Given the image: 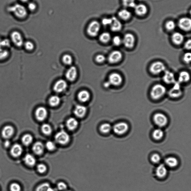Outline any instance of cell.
Returning <instances> with one entry per match:
<instances>
[{"label":"cell","instance_id":"f546056e","mask_svg":"<svg viewBox=\"0 0 191 191\" xmlns=\"http://www.w3.org/2000/svg\"><path fill=\"white\" fill-rule=\"evenodd\" d=\"M41 131L45 135H50L52 133V129L51 126L48 124L45 123L41 126Z\"/></svg>","mask_w":191,"mask_h":191},{"label":"cell","instance_id":"83f0119b","mask_svg":"<svg viewBox=\"0 0 191 191\" xmlns=\"http://www.w3.org/2000/svg\"><path fill=\"white\" fill-rule=\"evenodd\" d=\"M165 164L167 166L171 168H174L178 164V161L176 157H168L165 159Z\"/></svg>","mask_w":191,"mask_h":191},{"label":"cell","instance_id":"5b68a950","mask_svg":"<svg viewBox=\"0 0 191 191\" xmlns=\"http://www.w3.org/2000/svg\"><path fill=\"white\" fill-rule=\"evenodd\" d=\"M113 129L116 135H122L125 134L129 130V126L125 122H119L114 125Z\"/></svg>","mask_w":191,"mask_h":191},{"label":"cell","instance_id":"e575fe53","mask_svg":"<svg viewBox=\"0 0 191 191\" xmlns=\"http://www.w3.org/2000/svg\"><path fill=\"white\" fill-rule=\"evenodd\" d=\"M113 129L112 126L109 123L102 124L99 128L100 131L102 133L107 134L110 132Z\"/></svg>","mask_w":191,"mask_h":191},{"label":"cell","instance_id":"f6af8a7d","mask_svg":"<svg viewBox=\"0 0 191 191\" xmlns=\"http://www.w3.org/2000/svg\"><path fill=\"white\" fill-rule=\"evenodd\" d=\"M165 26L168 30L172 31L176 28V24L174 21H169L166 23Z\"/></svg>","mask_w":191,"mask_h":191},{"label":"cell","instance_id":"816d5d0a","mask_svg":"<svg viewBox=\"0 0 191 191\" xmlns=\"http://www.w3.org/2000/svg\"><path fill=\"white\" fill-rule=\"evenodd\" d=\"M183 60L186 63L189 64L191 60V54L190 52H187L185 54L183 58Z\"/></svg>","mask_w":191,"mask_h":191},{"label":"cell","instance_id":"cb8c5ba5","mask_svg":"<svg viewBox=\"0 0 191 191\" xmlns=\"http://www.w3.org/2000/svg\"><path fill=\"white\" fill-rule=\"evenodd\" d=\"M112 22L110 25L111 30L114 32L120 30L122 28V24L121 22L115 17H112Z\"/></svg>","mask_w":191,"mask_h":191},{"label":"cell","instance_id":"2e32d148","mask_svg":"<svg viewBox=\"0 0 191 191\" xmlns=\"http://www.w3.org/2000/svg\"><path fill=\"white\" fill-rule=\"evenodd\" d=\"M45 149V145L40 141L35 143L32 147L33 152L37 155H42L44 152Z\"/></svg>","mask_w":191,"mask_h":191},{"label":"cell","instance_id":"6125c7cd","mask_svg":"<svg viewBox=\"0 0 191 191\" xmlns=\"http://www.w3.org/2000/svg\"><path fill=\"white\" fill-rule=\"evenodd\" d=\"M66 191H70V190H66Z\"/></svg>","mask_w":191,"mask_h":191},{"label":"cell","instance_id":"8d00e7d4","mask_svg":"<svg viewBox=\"0 0 191 191\" xmlns=\"http://www.w3.org/2000/svg\"><path fill=\"white\" fill-rule=\"evenodd\" d=\"M33 141V137L30 135L26 134L23 136L22 139V141L24 145L25 146L30 145Z\"/></svg>","mask_w":191,"mask_h":191},{"label":"cell","instance_id":"f1b7e54d","mask_svg":"<svg viewBox=\"0 0 191 191\" xmlns=\"http://www.w3.org/2000/svg\"><path fill=\"white\" fill-rule=\"evenodd\" d=\"M90 97V93L86 90H82L79 93L78 98L80 101L85 102L89 100Z\"/></svg>","mask_w":191,"mask_h":191},{"label":"cell","instance_id":"44dd1931","mask_svg":"<svg viewBox=\"0 0 191 191\" xmlns=\"http://www.w3.org/2000/svg\"><path fill=\"white\" fill-rule=\"evenodd\" d=\"M87 112V108L84 106L77 105L74 110V114L77 117L82 118L85 116Z\"/></svg>","mask_w":191,"mask_h":191},{"label":"cell","instance_id":"ba28073f","mask_svg":"<svg viewBox=\"0 0 191 191\" xmlns=\"http://www.w3.org/2000/svg\"><path fill=\"white\" fill-rule=\"evenodd\" d=\"M166 67L162 62L157 61L153 63L150 67V71L153 74H158L166 70Z\"/></svg>","mask_w":191,"mask_h":191},{"label":"cell","instance_id":"f5cc1de1","mask_svg":"<svg viewBox=\"0 0 191 191\" xmlns=\"http://www.w3.org/2000/svg\"><path fill=\"white\" fill-rule=\"evenodd\" d=\"M37 5L36 4L34 3H29L27 5V9L31 11H34L36 9Z\"/></svg>","mask_w":191,"mask_h":191},{"label":"cell","instance_id":"bcb514c9","mask_svg":"<svg viewBox=\"0 0 191 191\" xmlns=\"http://www.w3.org/2000/svg\"><path fill=\"white\" fill-rule=\"evenodd\" d=\"M57 188L60 191H66L67 190V185L63 182H60L57 184Z\"/></svg>","mask_w":191,"mask_h":191},{"label":"cell","instance_id":"4fadbf2b","mask_svg":"<svg viewBox=\"0 0 191 191\" xmlns=\"http://www.w3.org/2000/svg\"><path fill=\"white\" fill-rule=\"evenodd\" d=\"M178 26L184 31L190 30L191 28V19L188 18H183L180 19L178 23Z\"/></svg>","mask_w":191,"mask_h":191},{"label":"cell","instance_id":"277c9868","mask_svg":"<svg viewBox=\"0 0 191 191\" xmlns=\"http://www.w3.org/2000/svg\"><path fill=\"white\" fill-rule=\"evenodd\" d=\"M101 25L99 22L93 21L88 25L86 31L87 34L90 37H95L99 34Z\"/></svg>","mask_w":191,"mask_h":191},{"label":"cell","instance_id":"ee69618b","mask_svg":"<svg viewBox=\"0 0 191 191\" xmlns=\"http://www.w3.org/2000/svg\"><path fill=\"white\" fill-rule=\"evenodd\" d=\"M63 62L66 65H71L72 61V58L70 55L66 54L64 55L62 58Z\"/></svg>","mask_w":191,"mask_h":191},{"label":"cell","instance_id":"52a82bcc","mask_svg":"<svg viewBox=\"0 0 191 191\" xmlns=\"http://www.w3.org/2000/svg\"><path fill=\"white\" fill-rule=\"evenodd\" d=\"M153 120L156 125L159 127L165 126L168 123V119L164 114L161 113L155 114L153 117Z\"/></svg>","mask_w":191,"mask_h":191},{"label":"cell","instance_id":"6da1fadb","mask_svg":"<svg viewBox=\"0 0 191 191\" xmlns=\"http://www.w3.org/2000/svg\"><path fill=\"white\" fill-rule=\"evenodd\" d=\"M8 9L16 17L19 19L25 18L28 14L27 8L19 3L15 4L10 7Z\"/></svg>","mask_w":191,"mask_h":191},{"label":"cell","instance_id":"7bdbcfd3","mask_svg":"<svg viewBox=\"0 0 191 191\" xmlns=\"http://www.w3.org/2000/svg\"><path fill=\"white\" fill-rule=\"evenodd\" d=\"M23 46L24 47L25 50L28 51L32 50L34 47V45L33 43L29 41L24 42Z\"/></svg>","mask_w":191,"mask_h":191},{"label":"cell","instance_id":"4316f807","mask_svg":"<svg viewBox=\"0 0 191 191\" xmlns=\"http://www.w3.org/2000/svg\"><path fill=\"white\" fill-rule=\"evenodd\" d=\"M172 40L175 44L179 45L182 44L184 40L183 35L179 32L174 33L172 35Z\"/></svg>","mask_w":191,"mask_h":191},{"label":"cell","instance_id":"ffe728a7","mask_svg":"<svg viewBox=\"0 0 191 191\" xmlns=\"http://www.w3.org/2000/svg\"><path fill=\"white\" fill-rule=\"evenodd\" d=\"M77 70L76 67L71 66L69 69L66 74V77L70 81H73L77 77Z\"/></svg>","mask_w":191,"mask_h":191},{"label":"cell","instance_id":"1f68e13d","mask_svg":"<svg viewBox=\"0 0 191 191\" xmlns=\"http://www.w3.org/2000/svg\"><path fill=\"white\" fill-rule=\"evenodd\" d=\"M164 136V133L162 130L160 128L155 129L153 131L152 136L156 140H160L162 139Z\"/></svg>","mask_w":191,"mask_h":191},{"label":"cell","instance_id":"94428289","mask_svg":"<svg viewBox=\"0 0 191 191\" xmlns=\"http://www.w3.org/2000/svg\"><path fill=\"white\" fill-rule=\"evenodd\" d=\"M48 191H55V190L54 189H53V188H51V187L50 188V189H49Z\"/></svg>","mask_w":191,"mask_h":191},{"label":"cell","instance_id":"d4e9b609","mask_svg":"<svg viewBox=\"0 0 191 191\" xmlns=\"http://www.w3.org/2000/svg\"><path fill=\"white\" fill-rule=\"evenodd\" d=\"M24 161L27 165L29 167H33L36 164V159L33 155L27 154L25 155Z\"/></svg>","mask_w":191,"mask_h":191},{"label":"cell","instance_id":"836d02e7","mask_svg":"<svg viewBox=\"0 0 191 191\" xmlns=\"http://www.w3.org/2000/svg\"><path fill=\"white\" fill-rule=\"evenodd\" d=\"M10 56V52L7 49L0 48V61L7 60Z\"/></svg>","mask_w":191,"mask_h":191},{"label":"cell","instance_id":"9a60e30c","mask_svg":"<svg viewBox=\"0 0 191 191\" xmlns=\"http://www.w3.org/2000/svg\"><path fill=\"white\" fill-rule=\"evenodd\" d=\"M168 173V170L165 165L161 164L157 167L155 170L156 176L159 178H163L166 176Z\"/></svg>","mask_w":191,"mask_h":191},{"label":"cell","instance_id":"603a6c76","mask_svg":"<svg viewBox=\"0 0 191 191\" xmlns=\"http://www.w3.org/2000/svg\"><path fill=\"white\" fill-rule=\"evenodd\" d=\"M23 152V147L19 144H15L13 145L11 149V155L14 157L20 156L22 154Z\"/></svg>","mask_w":191,"mask_h":191},{"label":"cell","instance_id":"7c38bea8","mask_svg":"<svg viewBox=\"0 0 191 191\" xmlns=\"http://www.w3.org/2000/svg\"><path fill=\"white\" fill-rule=\"evenodd\" d=\"M108 82L111 85L118 86L120 85L122 83L123 78L119 74L113 73L109 76Z\"/></svg>","mask_w":191,"mask_h":191},{"label":"cell","instance_id":"f35d334b","mask_svg":"<svg viewBox=\"0 0 191 191\" xmlns=\"http://www.w3.org/2000/svg\"><path fill=\"white\" fill-rule=\"evenodd\" d=\"M45 148L50 151H54L56 149V143L52 141H47L45 145Z\"/></svg>","mask_w":191,"mask_h":191},{"label":"cell","instance_id":"91938a15","mask_svg":"<svg viewBox=\"0 0 191 191\" xmlns=\"http://www.w3.org/2000/svg\"><path fill=\"white\" fill-rule=\"evenodd\" d=\"M23 3H26L29 1V0H20Z\"/></svg>","mask_w":191,"mask_h":191},{"label":"cell","instance_id":"9c48e42d","mask_svg":"<svg viewBox=\"0 0 191 191\" xmlns=\"http://www.w3.org/2000/svg\"><path fill=\"white\" fill-rule=\"evenodd\" d=\"M180 82H175L173 87L169 91V96L171 98H176L182 95V92L181 90Z\"/></svg>","mask_w":191,"mask_h":191},{"label":"cell","instance_id":"680465c9","mask_svg":"<svg viewBox=\"0 0 191 191\" xmlns=\"http://www.w3.org/2000/svg\"><path fill=\"white\" fill-rule=\"evenodd\" d=\"M104 86H105V87L106 88H108V87H109V86L110 85H111V84H110L109 82H105V83H104Z\"/></svg>","mask_w":191,"mask_h":191},{"label":"cell","instance_id":"ab89813d","mask_svg":"<svg viewBox=\"0 0 191 191\" xmlns=\"http://www.w3.org/2000/svg\"><path fill=\"white\" fill-rule=\"evenodd\" d=\"M50 187V185L49 183H43L37 187L35 191H48Z\"/></svg>","mask_w":191,"mask_h":191},{"label":"cell","instance_id":"7a4b0ae2","mask_svg":"<svg viewBox=\"0 0 191 191\" xmlns=\"http://www.w3.org/2000/svg\"><path fill=\"white\" fill-rule=\"evenodd\" d=\"M166 92L165 87L161 84H157L153 86L151 92V96L155 100L159 99L164 95Z\"/></svg>","mask_w":191,"mask_h":191},{"label":"cell","instance_id":"e0dca14e","mask_svg":"<svg viewBox=\"0 0 191 191\" xmlns=\"http://www.w3.org/2000/svg\"><path fill=\"white\" fill-rule=\"evenodd\" d=\"M67 87V84L63 80H60L57 81L54 87V91L57 93H61L64 91Z\"/></svg>","mask_w":191,"mask_h":191},{"label":"cell","instance_id":"484cf974","mask_svg":"<svg viewBox=\"0 0 191 191\" xmlns=\"http://www.w3.org/2000/svg\"><path fill=\"white\" fill-rule=\"evenodd\" d=\"M136 14L139 16H143L146 14L147 9L146 6L143 4L136 5L134 8Z\"/></svg>","mask_w":191,"mask_h":191},{"label":"cell","instance_id":"7402d4cb","mask_svg":"<svg viewBox=\"0 0 191 191\" xmlns=\"http://www.w3.org/2000/svg\"><path fill=\"white\" fill-rule=\"evenodd\" d=\"M14 133V129L11 125H7L3 128L2 132V136L5 139H9L12 136Z\"/></svg>","mask_w":191,"mask_h":191},{"label":"cell","instance_id":"d590c367","mask_svg":"<svg viewBox=\"0 0 191 191\" xmlns=\"http://www.w3.org/2000/svg\"><path fill=\"white\" fill-rule=\"evenodd\" d=\"M111 38V34L107 32L102 33L99 37L100 41L103 43H106L109 42Z\"/></svg>","mask_w":191,"mask_h":191},{"label":"cell","instance_id":"5bb4252c","mask_svg":"<svg viewBox=\"0 0 191 191\" xmlns=\"http://www.w3.org/2000/svg\"><path fill=\"white\" fill-rule=\"evenodd\" d=\"M122 54L120 51L115 50L113 51L108 57V61L111 64H115L120 61L122 58Z\"/></svg>","mask_w":191,"mask_h":191},{"label":"cell","instance_id":"30bf717a","mask_svg":"<svg viewBox=\"0 0 191 191\" xmlns=\"http://www.w3.org/2000/svg\"><path fill=\"white\" fill-rule=\"evenodd\" d=\"M125 46L128 48H133L135 43V38L133 35L131 33H127L125 35L122 40Z\"/></svg>","mask_w":191,"mask_h":191},{"label":"cell","instance_id":"d6a6232c","mask_svg":"<svg viewBox=\"0 0 191 191\" xmlns=\"http://www.w3.org/2000/svg\"><path fill=\"white\" fill-rule=\"evenodd\" d=\"M119 16L123 20H127L131 17V13L129 11L126 9L121 10L119 12Z\"/></svg>","mask_w":191,"mask_h":191},{"label":"cell","instance_id":"7dc6e473","mask_svg":"<svg viewBox=\"0 0 191 191\" xmlns=\"http://www.w3.org/2000/svg\"><path fill=\"white\" fill-rule=\"evenodd\" d=\"M151 160L153 163H157L160 162L161 160V157L160 155L155 153L152 155L151 157Z\"/></svg>","mask_w":191,"mask_h":191},{"label":"cell","instance_id":"b9f144b4","mask_svg":"<svg viewBox=\"0 0 191 191\" xmlns=\"http://www.w3.org/2000/svg\"><path fill=\"white\" fill-rule=\"evenodd\" d=\"M37 171L40 174H44L48 170V168L43 163H40L37 165Z\"/></svg>","mask_w":191,"mask_h":191},{"label":"cell","instance_id":"11a10c76","mask_svg":"<svg viewBox=\"0 0 191 191\" xmlns=\"http://www.w3.org/2000/svg\"><path fill=\"white\" fill-rule=\"evenodd\" d=\"M96 61L99 63H102L105 60V57L102 55H98L96 57Z\"/></svg>","mask_w":191,"mask_h":191},{"label":"cell","instance_id":"c3c4849f","mask_svg":"<svg viewBox=\"0 0 191 191\" xmlns=\"http://www.w3.org/2000/svg\"><path fill=\"white\" fill-rule=\"evenodd\" d=\"M113 42L114 45L116 46H119L122 43V40L119 36L114 37L113 39Z\"/></svg>","mask_w":191,"mask_h":191},{"label":"cell","instance_id":"6f0895ef","mask_svg":"<svg viewBox=\"0 0 191 191\" xmlns=\"http://www.w3.org/2000/svg\"><path fill=\"white\" fill-rule=\"evenodd\" d=\"M4 146L6 147H9L11 145L10 141L8 140L6 141H5L4 144Z\"/></svg>","mask_w":191,"mask_h":191},{"label":"cell","instance_id":"8fae6325","mask_svg":"<svg viewBox=\"0 0 191 191\" xmlns=\"http://www.w3.org/2000/svg\"><path fill=\"white\" fill-rule=\"evenodd\" d=\"M48 111L44 107H40L37 108L35 113V117L37 120L43 121L47 118L48 116Z\"/></svg>","mask_w":191,"mask_h":191},{"label":"cell","instance_id":"74e56055","mask_svg":"<svg viewBox=\"0 0 191 191\" xmlns=\"http://www.w3.org/2000/svg\"><path fill=\"white\" fill-rule=\"evenodd\" d=\"M60 98L58 96H53L50 98L49 103L51 106H56L60 104Z\"/></svg>","mask_w":191,"mask_h":191},{"label":"cell","instance_id":"ac0fdd59","mask_svg":"<svg viewBox=\"0 0 191 191\" xmlns=\"http://www.w3.org/2000/svg\"><path fill=\"white\" fill-rule=\"evenodd\" d=\"M163 79L165 82L168 84L174 83L176 82L174 73L167 70L165 71Z\"/></svg>","mask_w":191,"mask_h":191},{"label":"cell","instance_id":"db71d44e","mask_svg":"<svg viewBox=\"0 0 191 191\" xmlns=\"http://www.w3.org/2000/svg\"><path fill=\"white\" fill-rule=\"evenodd\" d=\"M102 24L103 25H110L111 24L112 22V18H104L102 20Z\"/></svg>","mask_w":191,"mask_h":191},{"label":"cell","instance_id":"60d3db41","mask_svg":"<svg viewBox=\"0 0 191 191\" xmlns=\"http://www.w3.org/2000/svg\"><path fill=\"white\" fill-rule=\"evenodd\" d=\"M135 0H123V5L125 7L135 8L136 4Z\"/></svg>","mask_w":191,"mask_h":191},{"label":"cell","instance_id":"d6986e66","mask_svg":"<svg viewBox=\"0 0 191 191\" xmlns=\"http://www.w3.org/2000/svg\"><path fill=\"white\" fill-rule=\"evenodd\" d=\"M66 125V128L68 130L70 131H74L77 129L78 125V122L75 118L71 117L67 120Z\"/></svg>","mask_w":191,"mask_h":191},{"label":"cell","instance_id":"4dcf8cb0","mask_svg":"<svg viewBox=\"0 0 191 191\" xmlns=\"http://www.w3.org/2000/svg\"><path fill=\"white\" fill-rule=\"evenodd\" d=\"M190 75L188 72H182L180 73L178 77V82H185L188 81L190 79Z\"/></svg>","mask_w":191,"mask_h":191},{"label":"cell","instance_id":"681fc988","mask_svg":"<svg viewBox=\"0 0 191 191\" xmlns=\"http://www.w3.org/2000/svg\"><path fill=\"white\" fill-rule=\"evenodd\" d=\"M11 191H21V188L20 185L17 183H13L10 187Z\"/></svg>","mask_w":191,"mask_h":191},{"label":"cell","instance_id":"f907efd6","mask_svg":"<svg viewBox=\"0 0 191 191\" xmlns=\"http://www.w3.org/2000/svg\"><path fill=\"white\" fill-rule=\"evenodd\" d=\"M10 45V43L8 40H0V48L7 49V47Z\"/></svg>","mask_w":191,"mask_h":191},{"label":"cell","instance_id":"3957f363","mask_svg":"<svg viewBox=\"0 0 191 191\" xmlns=\"http://www.w3.org/2000/svg\"><path fill=\"white\" fill-rule=\"evenodd\" d=\"M55 141L60 145L67 144L70 141V136L66 131L62 130L58 132L55 136Z\"/></svg>","mask_w":191,"mask_h":191},{"label":"cell","instance_id":"9f6ffc18","mask_svg":"<svg viewBox=\"0 0 191 191\" xmlns=\"http://www.w3.org/2000/svg\"><path fill=\"white\" fill-rule=\"evenodd\" d=\"M185 48L187 50H190L191 48V41L190 39L187 41L184 45Z\"/></svg>","mask_w":191,"mask_h":191},{"label":"cell","instance_id":"8992f818","mask_svg":"<svg viewBox=\"0 0 191 191\" xmlns=\"http://www.w3.org/2000/svg\"><path fill=\"white\" fill-rule=\"evenodd\" d=\"M11 39L13 45L18 48H20L23 46L24 41L22 35L19 31H13L11 35Z\"/></svg>","mask_w":191,"mask_h":191}]
</instances>
